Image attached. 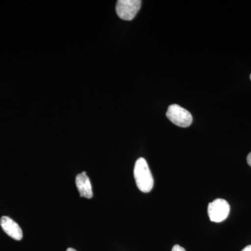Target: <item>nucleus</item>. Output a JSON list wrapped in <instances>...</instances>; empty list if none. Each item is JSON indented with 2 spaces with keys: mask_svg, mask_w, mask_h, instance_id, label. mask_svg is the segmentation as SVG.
I'll list each match as a JSON object with an SVG mask.
<instances>
[{
  "mask_svg": "<svg viewBox=\"0 0 251 251\" xmlns=\"http://www.w3.org/2000/svg\"><path fill=\"white\" fill-rule=\"evenodd\" d=\"M134 177L137 186L142 192L149 193L152 190L153 178L145 158H138L135 162Z\"/></svg>",
  "mask_w": 251,
  "mask_h": 251,
  "instance_id": "nucleus-1",
  "label": "nucleus"
},
{
  "mask_svg": "<svg viewBox=\"0 0 251 251\" xmlns=\"http://www.w3.org/2000/svg\"><path fill=\"white\" fill-rule=\"evenodd\" d=\"M166 116L175 125L183 128L189 126L193 122L191 114L176 104L170 105L166 112Z\"/></svg>",
  "mask_w": 251,
  "mask_h": 251,
  "instance_id": "nucleus-2",
  "label": "nucleus"
},
{
  "mask_svg": "<svg viewBox=\"0 0 251 251\" xmlns=\"http://www.w3.org/2000/svg\"><path fill=\"white\" fill-rule=\"evenodd\" d=\"M140 0H119L116 4V12L119 17L125 21H131L141 7Z\"/></svg>",
  "mask_w": 251,
  "mask_h": 251,
  "instance_id": "nucleus-3",
  "label": "nucleus"
},
{
  "mask_svg": "<svg viewBox=\"0 0 251 251\" xmlns=\"http://www.w3.org/2000/svg\"><path fill=\"white\" fill-rule=\"evenodd\" d=\"M230 206L224 199H216L208 206V214L212 222L221 223L229 216Z\"/></svg>",
  "mask_w": 251,
  "mask_h": 251,
  "instance_id": "nucleus-4",
  "label": "nucleus"
},
{
  "mask_svg": "<svg viewBox=\"0 0 251 251\" xmlns=\"http://www.w3.org/2000/svg\"><path fill=\"white\" fill-rule=\"evenodd\" d=\"M1 228L9 237L15 240L20 241L23 239L22 229L17 223L8 216H2L0 219Z\"/></svg>",
  "mask_w": 251,
  "mask_h": 251,
  "instance_id": "nucleus-5",
  "label": "nucleus"
},
{
  "mask_svg": "<svg viewBox=\"0 0 251 251\" xmlns=\"http://www.w3.org/2000/svg\"><path fill=\"white\" fill-rule=\"evenodd\" d=\"M75 184L81 197L88 198V199L93 197L92 184H91L90 178L86 174V172H82L80 174L77 175Z\"/></svg>",
  "mask_w": 251,
  "mask_h": 251,
  "instance_id": "nucleus-6",
  "label": "nucleus"
},
{
  "mask_svg": "<svg viewBox=\"0 0 251 251\" xmlns=\"http://www.w3.org/2000/svg\"><path fill=\"white\" fill-rule=\"evenodd\" d=\"M172 251H186L184 248L180 247L179 245H175L173 247Z\"/></svg>",
  "mask_w": 251,
  "mask_h": 251,
  "instance_id": "nucleus-7",
  "label": "nucleus"
},
{
  "mask_svg": "<svg viewBox=\"0 0 251 251\" xmlns=\"http://www.w3.org/2000/svg\"><path fill=\"white\" fill-rule=\"evenodd\" d=\"M247 163L251 167V152L247 156Z\"/></svg>",
  "mask_w": 251,
  "mask_h": 251,
  "instance_id": "nucleus-8",
  "label": "nucleus"
},
{
  "mask_svg": "<svg viewBox=\"0 0 251 251\" xmlns=\"http://www.w3.org/2000/svg\"><path fill=\"white\" fill-rule=\"evenodd\" d=\"M242 251H251V245L248 246V247L244 248Z\"/></svg>",
  "mask_w": 251,
  "mask_h": 251,
  "instance_id": "nucleus-9",
  "label": "nucleus"
},
{
  "mask_svg": "<svg viewBox=\"0 0 251 251\" xmlns=\"http://www.w3.org/2000/svg\"><path fill=\"white\" fill-rule=\"evenodd\" d=\"M67 251H75V249H72V248H69V249H67Z\"/></svg>",
  "mask_w": 251,
  "mask_h": 251,
  "instance_id": "nucleus-10",
  "label": "nucleus"
},
{
  "mask_svg": "<svg viewBox=\"0 0 251 251\" xmlns=\"http://www.w3.org/2000/svg\"></svg>",
  "mask_w": 251,
  "mask_h": 251,
  "instance_id": "nucleus-11",
  "label": "nucleus"
}]
</instances>
